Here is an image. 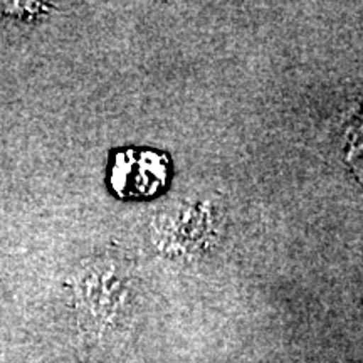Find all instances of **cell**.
<instances>
[{"label": "cell", "mask_w": 363, "mask_h": 363, "mask_svg": "<svg viewBox=\"0 0 363 363\" xmlns=\"http://www.w3.org/2000/svg\"><path fill=\"white\" fill-rule=\"evenodd\" d=\"M167 158L160 153L128 150L118 153L111 170V187L120 197H150L165 185Z\"/></svg>", "instance_id": "2"}, {"label": "cell", "mask_w": 363, "mask_h": 363, "mask_svg": "<svg viewBox=\"0 0 363 363\" xmlns=\"http://www.w3.org/2000/svg\"><path fill=\"white\" fill-rule=\"evenodd\" d=\"M111 261H94L69 281L86 325L93 330L110 326L125 298V281Z\"/></svg>", "instance_id": "1"}]
</instances>
